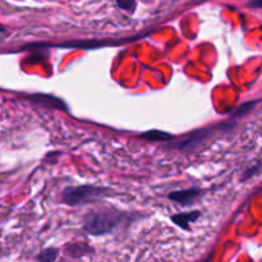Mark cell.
<instances>
[{"mask_svg":"<svg viewBox=\"0 0 262 262\" xmlns=\"http://www.w3.org/2000/svg\"><path fill=\"white\" fill-rule=\"evenodd\" d=\"M59 256V250L56 248L50 247L46 248V250L41 251L37 256V261L38 262H55L56 258Z\"/></svg>","mask_w":262,"mask_h":262,"instance_id":"cell-6","label":"cell"},{"mask_svg":"<svg viewBox=\"0 0 262 262\" xmlns=\"http://www.w3.org/2000/svg\"><path fill=\"white\" fill-rule=\"evenodd\" d=\"M142 138H146L148 141H166L171 138V135L161 130H148L147 133H143Z\"/></svg>","mask_w":262,"mask_h":262,"instance_id":"cell-7","label":"cell"},{"mask_svg":"<svg viewBox=\"0 0 262 262\" xmlns=\"http://www.w3.org/2000/svg\"><path fill=\"white\" fill-rule=\"evenodd\" d=\"M123 222V214L112 210L91 211L84 216L83 229L91 235H105L114 232Z\"/></svg>","mask_w":262,"mask_h":262,"instance_id":"cell-1","label":"cell"},{"mask_svg":"<svg viewBox=\"0 0 262 262\" xmlns=\"http://www.w3.org/2000/svg\"><path fill=\"white\" fill-rule=\"evenodd\" d=\"M205 262H209V260H206V261H205Z\"/></svg>","mask_w":262,"mask_h":262,"instance_id":"cell-12","label":"cell"},{"mask_svg":"<svg viewBox=\"0 0 262 262\" xmlns=\"http://www.w3.org/2000/svg\"><path fill=\"white\" fill-rule=\"evenodd\" d=\"M117 4L120 9L127 10V12L133 13L137 8V3L136 0H117Z\"/></svg>","mask_w":262,"mask_h":262,"instance_id":"cell-8","label":"cell"},{"mask_svg":"<svg viewBox=\"0 0 262 262\" xmlns=\"http://www.w3.org/2000/svg\"><path fill=\"white\" fill-rule=\"evenodd\" d=\"M102 194H104V191L94 186L68 187V188L64 189L63 194H61V200H63L64 204L77 206V205L86 204V202L92 201V200L99 199Z\"/></svg>","mask_w":262,"mask_h":262,"instance_id":"cell-2","label":"cell"},{"mask_svg":"<svg viewBox=\"0 0 262 262\" xmlns=\"http://www.w3.org/2000/svg\"><path fill=\"white\" fill-rule=\"evenodd\" d=\"M32 101L37 102V104L45 105V106L50 107H56V109H67V106L64 105V102L61 100L55 99V97L51 96H45V95H36V96H32Z\"/></svg>","mask_w":262,"mask_h":262,"instance_id":"cell-5","label":"cell"},{"mask_svg":"<svg viewBox=\"0 0 262 262\" xmlns=\"http://www.w3.org/2000/svg\"><path fill=\"white\" fill-rule=\"evenodd\" d=\"M200 194H201V191L199 188H189L183 189V191L173 192V193L169 194V199L178 202L179 205H184L186 206V205H191Z\"/></svg>","mask_w":262,"mask_h":262,"instance_id":"cell-3","label":"cell"},{"mask_svg":"<svg viewBox=\"0 0 262 262\" xmlns=\"http://www.w3.org/2000/svg\"><path fill=\"white\" fill-rule=\"evenodd\" d=\"M4 31H5V27H4V26L0 25V32H4Z\"/></svg>","mask_w":262,"mask_h":262,"instance_id":"cell-11","label":"cell"},{"mask_svg":"<svg viewBox=\"0 0 262 262\" xmlns=\"http://www.w3.org/2000/svg\"><path fill=\"white\" fill-rule=\"evenodd\" d=\"M200 211H191V212H182V214H177L171 217L174 223L178 225L182 229H188L189 224L194 223L200 217Z\"/></svg>","mask_w":262,"mask_h":262,"instance_id":"cell-4","label":"cell"},{"mask_svg":"<svg viewBox=\"0 0 262 262\" xmlns=\"http://www.w3.org/2000/svg\"><path fill=\"white\" fill-rule=\"evenodd\" d=\"M255 105H256V101L246 102V104H243L242 106H241L239 109H238V112L235 113V115H237V117H239V115H243V114H246V113H248V112H250V110L252 109V107L255 106Z\"/></svg>","mask_w":262,"mask_h":262,"instance_id":"cell-9","label":"cell"},{"mask_svg":"<svg viewBox=\"0 0 262 262\" xmlns=\"http://www.w3.org/2000/svg\"><path fill=\"white\" fill-rule=\"evenodd\" d=\"M248 5L251 8H262V0H252Z\"/></svg>","mask_w":262,"mask_h":262,"instance_id":"cell-10","label":"cell"}]
</instances>
